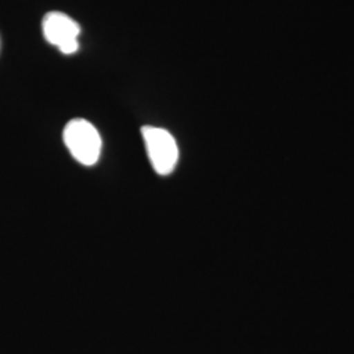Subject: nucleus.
<instances>
[{
	"mask_svg": "<svg viewBox=\"0 0 354 354\" xmlns=\"http://www.w3.org/2000/svg\"><path fill=\"white\" fill-rule=\"evenodd\" d=\"M45 39L64 54H74L79 49L80 26L62 12H49L42 20Z\"/></svg>",
	"mask_w": 354,
	"mask_h": 354,
	"instance_id": "obj_3",
	"label": "nucleus"
},
{
	"mask_svg": "<svg viewBox=\"0 0 354 354\" xmlns=\"http://www.w3.org/2000/svg\"><path fill=\"white\" fill-rule=\"evenodd\" d=\"M142 136L155 172L162 176L172 174L178 160L175 138L165 129L155 127H142Z\"/></svg>",
	"mask_w": 354,
	"mask_h": 354,
	"instance_id": "obj_2",
	"label": "nucleus"
},
{
	"mask_svg": "<svg viewBox=\"0 0 354 354\" xmlns=\"http://www.w3.org/2000/svg\"><path fill=\"white\" fill-rule=\"evenodd\" d=\"M64 140L79 163L87 167L97 163L102 153V138L91 122L82 118L71 120L64 127Z\"/></svg>",
	"mask_w": 354,
	"mask_h": 354,
	"instance_id": "obj_1",
	"label": "nucleus"
}]
</instances>
